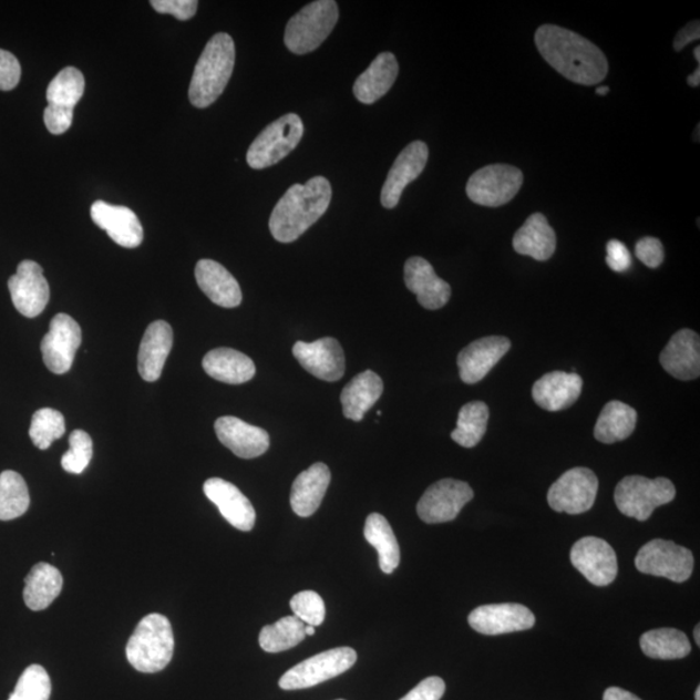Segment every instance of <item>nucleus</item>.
Segmentation results:
<instances>
[{
  "mask_svg": "<svg viewBox=\"0 0 700 700\" xmlns=\"http://www.w3.org/2000/svg\"><path fill=\"white\" fill-rule=\"evenodd\" d=\"M537 50L547 64L563 78L584 86H595L606 79L605 53L587 38L557 25H543L535 35Z\"/></svg>",
  "mask_w": 700,
  "mask_h": 700,
  "instance_id": "f257e3e1",
  "label": "nucleus"
},
{
  "mask_svg": "<svg viewBox=\"0 0 700 700\" xmlns=\"http://www.w3.org/2000/svg\"><path fill=\"white\" fill-rule=\"evenodd\" d=\"M332 187L329 179L311 178L306 185L289 187L274 208L269 228L274 239L292 243L309 230L330 207Z\"/></svg>",
  "mask_w": 700,
  "mask_h": 700,
  "instance_id": "f03ea898",
  "label": "nucleus"
},
{
  "mask_svg": "<svg viewBox=\"0 0 700 700\" xmlns=\"http://www.w3.org/2000/svg\"><path fill=\"white\" fill-rule=\"evenodd\" d=\"M235 65V43L230 35L218 33L210 38L195 66L189 83V102L196 109H208L224 94Z\"/></svg>",
  "mask_w": 700,
  "mask_h": 700,
  "instance_id": "7ed1b4c3",
  "label": "nucleus"
},
{
  "mask_svg": "<svg viewBox=\"0 0 700 700\" xmlns=\"http://www.w3.org/2000/svg\"><path fill=\"white\" fill-rule=\"evenodd\" d=\"M173 652V629L162 614H151L142 619L126 646L128 663L142 673L163 671L171 663Z\"/></svg>",
  "mask_w": 700,
  "mask_h": 700,
  "instance_id": "20e7f679",
  "label": "nucleus"
},
{
  "mask_svg": "<svg viewBox=\"0 0 700 700\" xmlns=\"http://www.w3.org/2000/svg\"><path fill=\"white\" fill-rule=\"evenodd\" d=\"M339 21V6L333 0H317L288 21L285 33L287 49L296 55L315 51L329 37Z\"/></svg>",
  "mask_w": 700,
  "mask_h": 700,
  "instance_id": "39448f33",
  "label": "nucleus"
},
{
  "mask_svg": "<svg viewBox=\"0 0 700 700\" xmlns=\"http://www.w3.org/2000/svg\"><path fill=\"white\" fill-rule=\"evenodd\" d=\"M675 497V485L666 477L627 476L615 490L619 512L638 522L648 521L656 508L669 504Z\"/></svg>",
  "mask_w": 700,
  "mask_h": 700,
  "instance_id": "423d86ee",
  "label": "nucleus"
},
{
  "mask_svg": "<svg viewBox=\"0 0 700 700\" xmlns=\"http://www.w3.org/2000/svg\"><path fill=\"white\" fill-rule=\"evenodd\" d=\"M303 124L296 113H287L269 126L250 144L247 163L253 169L261 171L281 162L299 146Z\"/></svg>",
  "mask_w": 700,
  "mask_h": 700,
  "instance_id": "0eeeda50",
  "label": "nucleus"
},
{
  "mask_svg": "<svg viewBox=\"0 0 700 700\" xmlns=\"http://www.w3.org/2000/svg\"><path fill=\"white\" fill-rule=\"evenodd\" d=\"M523 173L507 164L482 167L467 182L469 199L483 207L497 208L512 202L523 185Z\"/></svg>",
  "mask_w": 700,
  "mask_h": 700,
  "instance_id": "6e6552de",
  "label": "nucleus"
},
{
  "mask_svg": "<svg viewBox=\"0 0 700 700\" xmlns=\"http://www.w3.org/2000/svg\"><path fill=\"white\" fill-rule=\"evenodd\" d=\"M357 652L350 648H338L318 653L289 669L279 680L284 690H301L334 679L352 668Z\"/></svg>",
  "mask_w": 700,
  "mask_h": 700,
  "instance_id": "1a4fd4ad",
  "label": "nucleus"
},
{
  "mask_svg": "<svg viewBox=\"0 0 700 700\" xmlns=\"http://www.w3.org/2000/svg\"><path fill=\"white\" fill-rule=\"evenodd\" d=\"M639 573L666 577L675 583L688 581L694 569V555L687 547L666 539H652L636 557Z\"/></svg>",
  "mask_w": 700,
  "mask_h": 700,
  "instance_id": "9d476101",
  "label": "nucleus"
},
{
  "mask_svg": "<svg viewBox=\"0 0 700 700\" xmlns=\"http://www.w3.org/2000/svg\"><path fill=\"white\" fill-rule=\"evenodd\" d=\"M599 488L598 477L591 470L575 467L563 474L547 493L554 512L578 515L595 505Z\"/></svg>",
  "mask_w": 700,
  "mask_h": 700,
  "instance_id": "9b49d317",
  "label": "nucleus"
},
{
  "mask_svg": "<svg viewBox=\"0 0 700 700\" xmlns=\"http://www.w3.org/2000/svg\"><path fill=\"white\" fill-rule=\"evenodd\" d=\"M473 498L474 491L467 483L444 478L424 492L416 513L428 524L452 522Z\"/></svg>",
  "mask_w": 700,
  "mask_h": 700,
  "instance_id": "f8f14e48",
  "label": "nucleus"
},
{
  "mask_svg": "<svg viewBox=\"0 0 700 700\" xmlns=\"http://www.w3.org/2000/svg\"><path fill=\"white\" fill-rule=\"evenodd\" d=\"M81 341V327L71 316L60 313L53 317L50 331L41 344L45 367L53 374H65L72 369Z\"/></svg>",
  "mask_w": 700,
  "mask_h": 700,
  "instance_id": "ddd939ff",
  "label": "nucleus"
},
{
  "mask_svg": "<svg viewBox=\"0 0 700 700\" xmlns=\"http://www.w3.org/2000/svg\"><path fill=\"white\" fill-rule=\"evenodd\" d=\"M570 563L596 587H607L618 576V558L612 546L598 537H584L570 549Z\"/></svg>",
  "mask_w": 700,
  "mask_h": 700,
  "instance_id": "4468645a",
  "label": "nucleus"
},
{
  "mask_svg": "<svg viewBox=\"0 0 700 700\" xmlns=\"http://www.w3.org/2000/svg\"><path fill=\"white\" fill-rule=\"evenodd\" d=\"M9 289L14 308L27 318L42 313L50 301V286L43 276L41 265L25 260L9 280Z\"/></svg>",
  "mask_w": 700,
  "mask_h": 700,
  "instance_id": "2eb2a0df",
  "label": "nucleus"
},
{
  "mask_svg": "<svg viewBox=\"0 0 700 700\" xmlns=\"http://www.w3.org/2000/svg\"><path fill=\"white\" fill-rule=\"evenodd\" d=\"M292 352L303 369L325 382H338L344 377V350L337 339L323 338L315 342L298 341Z\"/></svg>",
  "mask_w": 700,
  "mask_h": 700,
  "instance_id": "dca6fc26",
  "label": "nucleus"
},
{
  "mask_svg": "<svg viewBox=\"0 0 700 700\" xmlns=\"http://www.w3.org/2000/svg\"><path fill=\"white\" fill-rule=\"evenodd\" d=\"M469 622L477 634L498 636L534 628L536 618L523 605L498 604L475 608L469 616Z\"/></svg>",
  "mask_w": 700,
  "mask_h": 700,
  "instance_id": "f3484780",
  "label": "nucleus"
},
{
  "mask_svg": "<svg viewBox=\"0 0 700 700\" xmlns=\"http://www.w3.org/2000/svg\"><path fill=\"white\" fill-rule=\"evenodd\" d=\"M429 146L422 141L410 143L401 152L385 179L380 202L387 209L398 207L402 193L423 173L429 162Z\"/></svg>",
  "mask_w": 700,
  "mask_h": 700,
  "instance_id": "a211bd4d",
  "label": "nucleus"
},
{
  "mask_svg": "<svg viewBox=\"0 0 700 700\" xmlns=\"http://www.w3.org/2000/svg\"><path fill=\"white\" fill-rule=\"evenodd\" d=\"M509 348H512V342L504 337H486L471 342L456 360L462 382L466 384L482 382Z\"/></svg>",
  "mask_w": 700,
  "mask_h": 700,
  "instance_id": "6ab92c4d",
  "label": "nucleus"
},
{
  "mask_svg": "<svg viewBox=\"0 0 700 700\" xmlns=\"http://www.w3.org/2000/svg\"><path fill=\"white\" fill-rule=\"evenodd\" d=\"M91 218L116 245L124 248H136L142 245L143 227L138 216L131 208L97 200L91 207Z\"/></svg>",
  "mask_w": 700,
  "mask_h": 700,
  "instance_id": "aec40b11",
  "label": "nucleus"
},
{
  "mask_svg": "<svg viewBox=\"0 0 700 700\" xmlns=\"http://www.w3.org/2000/svg\"><path fill=\"white\" fill-rule=\"evenodd\" d=\"M405 284L416 295L424 309L439 310L451 300L452 288L437 277L432 265L423 257H412L405 264Z\"/></svg>",
  "mask_w": 700,
  "mask_h": 700,
  "instance_id": "412c9836",
  "label": "nucleus"
},
{
  "mask_svg": "<svg viewBox=\"0 0 700 700\" xmlns=\"http://www.w3.org/2000/svg\"><path fill=\"white\" fill-rule=\"evenodd\" d=\"M217 437L239 459L254 460L268 452L269 433L256 425L243 422L239 418L223 416L215 423Z\"/></svg>",
  "mask_w": 700,
  "mask_h": 700,
  "instance_id": "4be33fe9",
  "label": "nucleus"
},
{
  "mask_svg": "<svg viewBox=\"0 0 700 700\" xmlns=\"http://www.w3.org/2000/svg\"><path fill=\"white\" fill-rule=\"evenodd\" d=\"M204 493L234 528L253 531L256 523L255 507L237 486L224 478L213 477L204 483Z\"/></svg>",
  "mask_w": 700,
  "mask_h": 700,
  "instance_id": "5701e85b",
  "label": "nucleus"
},
{
  "mask_svg": "<svg viewBox=\"0 0 700 700\" xmlns=\"http://www.w3.org/2000/svg\"><path fill=\"white\" fill-rule=\"evenodd\" d=\"M583 384V378L576 372L553 371L537 380L532 398L547 412H562L580 398Z\"/></svg>",
  "mask_w": 700,
  "mask_h": 700,
  "instance_id": "b1692460",
  "label": "nucleus"
},
{
  "mask_svg": "<svg viewBox=\"0 0 700 700\" xmlns=\"http://www.w3.org/2000/svg\"><path fill=\"white\" fill-rule=\"evenodd\" d=\"M660 364L673 378L692 380L700 375V339L689 329L676 332L660 354Z\"/></svg>",
  "mask_w": 700,
  "mask_h": 700,
  "instance_id": "393cba45",
  "label": "nucleus"
},
{
  "mask_svg": "<svg viewBox=\"0 0 700 700\" xmlns=\"http://www.w3.org/2000/svg\"><path fill=\"white\" fill-rule=\"evenodd\" d=\"M173 348V330L169 323L156 321L148 326L138 353L140 375L146 382H156L163 374L165 362Z\"/></svg>",
  "mask_w": 700,
  "mask_h": 700,
  "instance_id": "a878e982",
  "label": "nucleus"
},
{
  "mask_svg": "<svg viewBox=\"0 0 700 700\" xmlns=\"http://www.w3.org/2000/svg\"><path fill=\"white\" fill-rule=\"evenodd\" d=\"M195 278L202 291L216 306L227 309L240 306L243 295L238 280L223 265L200 260L195 268Z\"/></svg>",
  "mask_w": 700,
  "mask_h": 700,
  "instance_id": "bb28decb",
  "label": "nucleus"
},
{
  "mask_svg": "<svg viewBox=\"0 0 700 700\" xmlns=\"http://www.w3.org/2000/svg\"><path fill=\"white\" fill-rule=\"evenodd\" d=\"M331 482L330 469L325 463H315L303 471L292 485L291 506L296 515L309 517L321 506Z\"/></svg>",
  "mask_w": 700,
  "mask_h": 700,
  "instance_id": "cd10ccee",
  "label": "nucleus"
},
{
  "mask_svg": "<svg viewBox=\"0 0 700 700\" xmlns=\"http://www.w3.org/2000/svg\"><path fill=\"white\" fill-rule=\"evenodd\" d=\"M513 246L516 254L547 261L557 249V235L543 213H535L515 233Z\"/></svg>",
  "mask_w": 700,
  "mask_h": 700,
  "instance_id": "c85d7f7f",
  "label": "nucleus"
},
{
  "mask_svg": "<svg viewBox=\"0 0 700 700\" xmlns=\"http://www.w3.org/2000/svg\"><path fill=\"white\" fill-rule=\"evenodd\" d=\"M398 75L399 63L393 53H380L354 82L353 94L357 101L362 104L378 102L391 90Z\"/></svg>",
  "mask_w": 700,
  "mask_h": 700,
  "instance_id": "c756f323",
  "label": "nucleus"
},
{
  "mask_svg": "<svg viewBox=\"0 0 700 700\" xmlns=\"http://www.w3.org/2000/svg\"><path fill=\"white\" fill-rule=\"evenodd\" d=\"M383 390V380L374 371L361 372L341 392L342 413L350 421L361 422L364 414L382 398Z\"/></svg>",
  "mask_w": 700,
  "mask_h": 700,
  "instance_id": "7c9ffc66",
  "label": "nucleus"
},
{
  "mask_svg": "<svg viewBox=\"0 0 700 700\" xmlns=\"http://www.w3.org/2000/svg\"><path fill=\"white\" fill-rule=\"evenodd\" d=\"M203 369L213 379L227 384L247 383L256 374L254 361L231 348L210 350L204 357Z\"/></svg>",
  "mask_w": 700,
  "mask_h": 700,
  "instance_id": "2f4dec72",
  "label": "nucleus"
},
{
  "mask_svg": "<svg viewBox=\"0 0 700 700\" xmlns=\"http://www.w3.org/2000/svg\"><path fill=\"white\" fill-rule=\"evenodd\" d=\"M63 589V576L49 563H38L25 578L24 600L32 611H42Z\"/></svg>",
  "mask_w": 700,
  "mask_h": 700,
  "instance_id": "473e14b6",
  "label": "nucleus"
},
{
  "mask_svg": "<svg viewBox=\"0 0 700 700\" xmlns=\"http://www.w3.org/2000/svg\"><path fill=\"white\" fill-rule=\"evenodd\" d=\"M637 424V412L621 401H610L600 412L595 428L599 443L615 444L628 439Z\"/></svg>",
  "mask_w": 700,
  "mask_h": 700,
  "instance_id": "72a5a7b5",
  "label": "nucleus"
},
{
  "mask_svg": "<svg viewBox=\"0 0 700 700\" xmlns=\"http://www.w3.org/2000/svg\"><path fill=\"white\" fill-rule=\"evenodd\" d=\"M85 93V78L78 68L66 66L48 87V109L45 111L70 114L73 116L74 106L79 104Z\"/></svg>",
  "mask_w": 700,
  "mask_h": 700,
  "instance_id": "f704fd0d",
  "label": "nucleus"
},
{
  "mask_svg": "<svg viewBox=\"0 0 700 700\" xmlns=\"http://www.w3.org/2000/svg\"><path fill=\"white\" fill-rule=\"evenodd\" d=\"M363 535L379 554L380 569L387 575L393 574V570L400 565L401 554L391 524L383 515L370 514L364 523Z\"/></svg>",
  "mask_w": 700,
  "mask_h": 700,
  "instance_id": "c9c22d12",
  "label": "nucleus"
},
{
  "mask_svg": "<svg viewBox=\"0 0 700 700\" xmlns=\"http://www.w3.org/2000/svg\"><path fill=\"white\" fill-rule=\"evenodd\" d=\"M639 645L646 657L659 660L682 659L691 651L688 636L672 628L646 631Z\"/></svg>",
  "mask_w": 700,
  "mask_h": 700,
  "instance_id": "e433bc0d",
  "label": "nucleus"
},
{
  "mask_svg": "<svg viewBox=\"0 0 700 700\" xmlns=\"http://www.w3.org/2000/svg\"><path fill=\"white\" fill-rule=\"evenodd\" d=\"M490 408L482 401L466 403L461 409L452 439L463 447H474L481 443L488 428Z\"/></svg>",
  "mask_w": 700,
  "mask_h": 700,
  "instance_id": "4c0bfd02",
  "label": "nucleus"
},
{
  "mask_svg": "<svg viewBox=\"0 0 700 700\" xmlns=\"http://www.w3.org/2000/svg\"><path fill=\"white\" fill-rule=\"evenodd\" d=\"M306 637V624L296 616H286L272 626L264 627L258 641L264 651L277 653L294 649Z\"/></svg>",
  "mask_w": 700,
  "mask_h": 700,
  "instance_id": "58836bf2",
  "label": "nucleus"
},
{
  "mask_svg": "<svg viewBox=\"0 0 700 700\" xmlns=\"http://www.w3.org/2000/svg\"><path fill=\"white\" fill-rule=\"evenodd\" d=\"M30 496L28 485L14 471L0 474V521L18 519L28 512Z\"/></svg>",
  "mask_w": 700,
  "mask_h": 700,
  "instance_id": "ea45409f",
  "label": "nucleus"
},
{
  "mask_svg": "<svg viewBox=\"0 0 700 700\" xmlns=\"http://www.w3.org/2000/svg\"><path fill=\"white\" fill-rule=\"evenodd\" d=\"M64 433V415L58 410L45 408L34 413L29 429V436L38 449L45 451L52 445L53 441L63 437Z\"/></svg>",
  "mask_w": 700,
  "mask_h": 700,
  "instance_id": "a19ab883",
  "label": "nucleus"
},
{
  "mask_svg": "<svg viewBox=\"0 0 700 700\" xmlns=\"http://www.w3.org/2000/svg\"><path fill=\"white\" fill-rule=\"evenodd\" d=\"M51 679L42 666L33 665L21 675L9 700H49Z\"/></svg>",
  "mask_w": 700,
  "mask_h": 700,
  "instance_id": "79ce46f5",
  "label": "nucleus"
},
{
  "mask_svg": "<svg viewBox=\"0 0 700 700\" xmlns=\"http://www.w3.org/2000/svg\"><path fill=\"white\" fill-rule=\"evenodd\" d=\"M71 449L62 459V466L66 473L80 475L93 459V440L85 431H73L70 436Z\"/></svg>",
  "mask_w": 700,
  "mask_h": 700,
  "instance_id": "37998d69",
  "label": "nucleus"
},
{
  "mask_svg": "<svg viewBox=\"0 0 700 700\" xmlns=\"http://www.w3.org/2000/svg\"><path fill=\"white\" fill-rule=\"evenodd\" d=\"M292 611L296 618L311 627L322 626L326 616V607L321 596L313 590L298 593L292 599Z\"/></svg>",
  "mask_w": 700,
  "mask_h": 700,
  "instance_id": "c03bdc74",
  "label": "nucleus"
},
{
  "mask_svg": "<svg viewBox=\"0 0 700 700\" xmlns=\"http://www.w3.org/2000/svg\"><path fill=\"white\" fill-rule=\"evenodd\" d=\"M151 6L158 13L172 14L175 19L187 21L195 17L199 2L196 0H152Z\"/></svg>",
  "mask_w": 700,
  "mask_h": 700,
  "instance_id": "a18cd8bd",
  "label": "nucleus"
},
{
  "mask_svg": "<svg viewBox=\"0 0 700 700\" xmlns=\"http://www.w3.org/2000/svg\"><path fill=\"white\" fill-rule=\"evenodd\" d=\"M636 256L650 269H657L665 261V248L657 238L646 237L638 240Z\"/></svg>",
  "mask_w": 700,
  "mask_h": 700,
  "instance_id": "49530a36",
  "label": "nucleus"
},
{
  "mask_svg": "<svg viewBox=\"0 0 700 700\" xmlns=\"http://www.w3.org/2000/svg\"><path fill=\"white\" fill-rule=\"evenodd\" d=\"M21 66L11 52L0 50V90L11 91L19 85Z\"/></svg>",
  "mask_w": 700,
  "mask_h": 700,
  "instance_id": "de8ad7c7",
  "label": "nucleus"
},
{
  "mask_svg": "<svg viewBox=\"0 0 700 700\" xmlns=\"http://www.w3.org/2000/svg\"><path fill=\"white\" fill-rule=\"evenodd\" d=\"M445 682L440 677L432 676L418 683L416 687L400 700H440L445 692Z\"/></svg>",
  "mask_w": 700,
  "mask_h": 700,
  "instance_id": "09e8293b",
  "label": "nucleus"
},
{
  "mask_svg": "<svg viewBox=\"0 0 700 700\" xmlns=\"http://www.w3.org/2000/svg\"><path fill=\"white\" fill-rule=\"evenodd\" d=\"M606 262L608 268L615 272H626L631 266V256L629 249L619 240H610L607 243Z\"/></svg>",
  "mask_w": 700,
  "mask_h": 700,
  "instance_id": "8fccbe9b",
  "label": "nucleus"
},
{
  "mask_svg": "<svg viewBox=\"0 0 700 700\" xmlns=\"http://www.w3.org/2000/svg\"><path fill=\"white\" fill-rule=\"evenodd\" d=\"M700 38V22L699 20L691 21L689 24L680 30L675 38V50L680 52L691 42L698 41Z\"/></svg>",
  "mask_w": 700,
  "mask_h": 700,
  "instance_id": "3c124183",
  "label": "nucleus"
},
{
  "mask_svg": "<svg viewBox=\"0 0 700 700\" xmlns=\"http://www.w3.org/2000/svg\"><path fill=\"white\" fill-rule=\"evenodd\" d=\"M604 700H641L631 692L621 688H608L605 691Z\"/></svg>",
  "mask_w": 700,
  "mask_h": 700,
  "instance_id": "603ef678",
  "label": "nucleus"
},
{
  "mask_svg": "<svg viewBox=\"0 0 700 700\" xmlns=\"http://www.w3.org/2000/svg\"><path fill=\"white\" fill-rule=\"evenodd\" d=\"M688 85L691 87H699L700 85V66L697 68V71L689 75Z\"/></svg>",
  "mask_w": 700,
  "mask_h": 700,
  "instance_id": "864d4df0",
  "label": "nucleus"
},
{
  "mask_svg": "<svg viewBox=\"0 0 700 700\" xmlns=\"http://www.w3.org/2000/svg\"><path fill=\"white\" fill-rule=\"evenodd\" d=\"M596 93H597V95H603V96H605V95H607L608 93H610V87H608V86L598 87V89L596 90Z\"/></svg>",
  "mask_w": 700,
  "mask_h": 700,
  "instance_id": "5fc2aeb1",
  "label": "nucleus"
},
{
  "mask_svg": "<svg viewBox=\"0 0 700 700\" xmlns=\"http://www.w3.org/2000/svg\"><path fill=\"white\" fill-rule=\"evenodd\" d=\"M699 631H700V626L698 624V626L694 629V638H696L697 646H700V637H699L700 634H699Z\"/></svg>",
  "mask_w": 700,
  "mask_h": 700,
  "instance_id": "6e6d98bb",
  "label": "nucleus"
},
{
  "mask_svg": "<svg viewBox=\"0 0 700 700\" xmlns=\"http://www.w3.org/2000/svg\"><path fill=\"white\" fill-rule=\"evenodd\" d=\"M306 635L307 636H315L316 635L315 627H311V626L306 627Z\"/></svg>",
  "mask_w": 700,
  "mask_h": 700,
  "instance_id": "4d7b16f0",
  "label": "nucleus"
},
{
  "mask_svg": "<svg viewBox=\"0 0 700 700\" xmlns=\"http://www.w3.org/2000/svg\"><path fill=\"white\" fill-rule=\"evenodd\" d=\"M694 56L697 59L698 64H700V48H697L694 50Z\"/></svg>",
  "mask_w": 700,
  "mask_h": 700,
  "instance_id": "13d9d810",
  "label": "nucleus"
},
{
  "mask_svg": "<svg viewBox=\"0 0 700 700\" xmlns=\"http://www.w3.org/2000/svg\"><path fill=\"white\" fill-rule=\"evenodd\" d=\"M696 700H700V687L697 688Z\"/></svg>",
  "mask_w": 700,
  "mask_h": 700,
  "instance_id": "bf43d9fd",
  "label": "nucleus"
},
{
  "mask_svg": "<svg viewBox=\"0 0 700 700\" xmlns=\"http://www.w3.org/2000/svg\"><path fill=\"white\" fill-rule=\"evenodd\" d=\"M694 140H697V142H699V125L697 126V135H694Z\"/></svg>",
  "mask_w": 700,
  "mask_h": 700,
  "instance_id": "052dcab7",
  "label": "nucleus"
},
{
  "mask_svg": "<svg viewBox=\"0 0 700 700\" xmlns=\"http://www.w3.org/2000/svg\"><path fill=\"white\" fill-rule=\"evenodd\" d=\"M338 700H344V699H338Z\"/></svg>",
  "mask_w": 700,
  "mask_h": 700,
  "instance_id": "680f3d73",
  "label": "nucleus"
}]
</instances>
